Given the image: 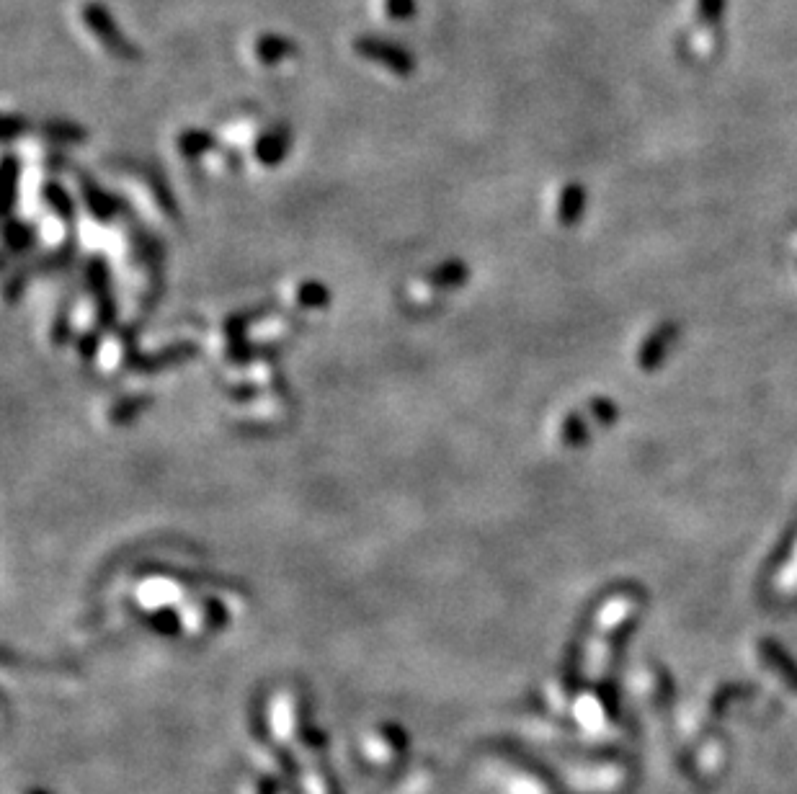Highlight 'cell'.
Segmentation results:
<instances>
[{"label": "cell", "mask_w": 797, "mask_h": 794, "mask_svg": "<svg viewBox=\"0 0 797 794\" xmlns=\"http://www.w3.org/2000/svg\"><path fill=\"white\" fill-rule=\"evenodd\" d=\"M83 21H86L88 31L99 39L101 47L111 57H117V60H140V49H137V44L127 34H122V29L117 26L109 8L101 6V3H88L83 8Z\"/></svg>", "instance_id": "obj_1"}, {"label": "cell", "mask_w": 797, "mask_h": 794, "mask_svg": "<svg viewBox=\"0 0 797 794\" xmlns=\"http://www.w3.org/2000/svg\"><path fill=\"white\" fill-rule=\"evenodd\" d=\"M356 55L364 57L369 62H380L387 70H393L395 75H411L416 70V57L408 52L405 47L395 42H387L380 37H359L354 42Z\"/></svg>", "instance_id": "obj_2"}, {"label": "cell", "mask_w": 797, "mask_h": 794, "mask_svg": "<svg viewBox=\"0 0 797 794\" xmlns=\"http://www.w3.org/2000/svg\"><path fill=\"white\" fill-rule=\"evenodd\" d=\"M295 55V42H289L287 37H279V34H264L258 37L256 42V57L264 65H276L282 62L284 57Z\"/></svg>", "instance_id": "obj_3"}, {"label": "cell", "mask_w": 797, "mask_h": 794, "mask_svg": "<svg viewBox=\"0 0 797 794\" xmlns=\"http://www.w3.org/2000/svg\"><path fill=\"white\" fill-rule=\"evenodd\" d=\"M385 11L390 19L408 21L416 16V0H385Z\"/></svg>", "instance_id": "obj_4"}]
</instances>
